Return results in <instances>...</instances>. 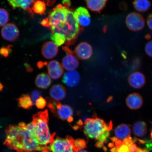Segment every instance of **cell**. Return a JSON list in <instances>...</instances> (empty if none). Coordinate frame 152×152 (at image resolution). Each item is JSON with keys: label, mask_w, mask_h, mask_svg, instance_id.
Here are the masks:
<instances>
[{"label": "cell", "mask_w": 152, "mask_h": 152, "mask_svg": "<svg viewBox=\"0 0 152 152\" xmlns=\"http://www.w3.org/2000/svg\"><path fill=\"white\" fill-rule=\"evenodd\" d=\"M6 139L4 144L17 152H49V148H45L38 143L36 128L32 122L28 124L21 122L10 125L5 129Z\"/></svg>", "instance_id": "6da1fadb"}, {"label": "cell", "mask_w": 152, "mask_h": 152, "mask_svg": "<svg viewBox=\"0 0 152 152\" xmlns=\"http://www.w3.org/2000/svg\"><path fill=\"white\" fill-rule=\"evenodd\" d=\"M35 125L36 136L38 143L45 148L49 145L54 139L55 134H51L48 126V113L47 110L34 115L32 121Z\"/></svg>", "instance_id": "7a4b0ae2"}, {"label": "cell", "mask_w": 152, "mask_h": 152, "mask_svg": "<svg viewBox=\"0 0 152 152\" xmlns=\"http://www.w3.org/2000/svg\"><path fill=\"white\" fill-rule=\"evenodd\" d=\"M50 30L52 33L63 34L66 37V44L70 45L75 42L80 31V27L74 16V12L69 9L65 22L58 27Z\"/></svg>", "instance_id": "3957f363"}, {"label": "cell", "mask_w": 152, "mask_h": 152, "mask_svg": "<svg viewBox=\"0 0 152 152\" xmlns=\"http://www.w3.org/2000/svg\"><path fill=\"white\" fill-rule=\"evenodd\" d=\"M113 127L110 121L106 124L103 120L96 117L94 118L86 120L83 126V132L87 137L98 140L99 137L106 132H110Z\"/></svg>", "instance_id": "277c9868"}, {"label": "cell", "mask_w": 152, "mask_h": 152, "mask_svg": "<svg viewBox=\"0 0 152 152\" xmlns=\"http://www.w3.org/2000/svg\"><path fill=\"white\" fill-rule=\"evenodd\" d=\"M69 9L61 4L57 5L51 11L48 18L43 20L41 24L50 29L58 27L66 21Z\"/></svg>", "instance_id": "5b68a950"}, {"label": "cell", "mask_w": 152, "mask_h": 152, "mask_svg": "<svg viewBox=\"0 0 152 152\" xmlns=\"http://www.w3.org/2000/svg\"><path fill=\"white\" fill-rule=\"evenodd\" d=\"M48 106L52 113L63 121L69 122L73 121V109L69 106L60 104L58 102H49Z\"/></svg>", "instance_id": "8992f818"}, {"label": "cell", "mask_w": 152, "mask_h": 152, "mask_svg": "<svg viewBox=\"0 0 152 152\" xmlns=\"http://www.w3.org/2000/svg\"><path fill=\"white\" fill-rule=\"evenodd\" d=\"M73 140L69 136L65 139L54 137L49 145L50 150L52 152H75L73 144Z\"/></svg>", "instance_id": "52a82bcc"}, {"label": "cell", "mask_w": 152, "mask_h": 152, "mask_svg": "<svg viewBox=\"0 0 152 152\" xmlns=\"http://www.w3.org/2000/svg\"><path fill=\"white\" fill-rule=\"evenodd\" d=\"M125 22L129 29L133 31L142 30L145 25V21L143 17L137 12L129 14L126 17Z\"/></svg>", "instance_id": "ba28073f"}, {"label": "cell", "mask_w": 152, "mask_h": 152, "mask_svg": "<svg viewBox=\"0 0 152 152\" xmlns=\"http://www.w3.org/2000/svg\"><path fill=\"white\" fill-rule=\"evenodd\" d=\"M63 49L66 53V55L62 60V66L68 71H73L78 67L79 62L73 51L67 47H63Z\"/></svg>", "instance_id": "9c48e42d"}, {"label": "cell", "mask_w": 152, "mask_h": 152, "mask_svg": "<svg viewBox=\"0 0 152 152\" xmlns=\"http://www.w3.org/2000/svg\"><path fill=\"white\" fill-rule=\"evenodd\" d=\"M1 35L6 40L14 42L18 39L20 35V31L16 24H7L1 29Z\"/></svg>", "instance_id": "30bf717a"}, {"label": "cell", "mask_w": 152, "mask_h": 152, "mask_svg": "<svg viewBox=\"0 0 152 152\" xmlns=\"http://www.w3.org/2000/svg\"><path fill=\"white\" fill-rule=\"evenodd\" d=\"M74 15L77 23L82 27H86L90 25L91 16L86 8L83 7H78L74 12Z\"/></svg>", "instance_id": "8fae6325"}, {"label": "cell", "mask_w": 152, "mask_h": 152, "mask_svg": "<svg viewBox=\"0 0 152 152\" xmlns=\"http://www.w3.org/2000/svg\"><path fill=\"white\" fill-rule=\"evenodd\" d=\"M75 53L77 58L87 60L90 58L93 53L92 47L89 43L83 42L78 45L75 49Z\"/></svg>", "instance_id": "7c38bea8"}, {"label": "cell", "mask_w": 152, "mask_h": 152, "mask_svg": "<svg viewBox=\"0 0 152 152\" xmlns=\"http://www.w3.org/2000/svg\"><path fill=\"white\" fill-rule=\"evenodd\" d=\"M48 69L49 77L53 79H58L64 73V69L61 64L56 60H53L48 64Z\"/></svg>", "instance_id": "4fadbf2b"}, {"label": "cell", "mask_w": 152, "mask_h": 152, "mask_svg": "<svg viewBox=\"0 0 152 152\" xmlns=\"http://www.w3.org/2000/svg\"><path fill=\"white\" fill-rule=\"evenodd\" d=\"M128 80L131 86L136 89L142 88L145 85L146 82L145 76L139 72H134L130 74Z\"/></svg>", "instance_id": "5bb4252c"}, {"label": "cell", "mask_w": 152, "mask_h": 152, "mask_svg": "<svg viewBox=\"0 0 152 152\" xmlns=\"http://www.w3.org/2000/svg\"><path fill=\"white\" fill-rule=\"evenodd\" d=\"M41 52L45 58L48 59H52L58 54V46L53 41L47 42L44 44Z\"/></svg>", "instance_id": "9a60e30c"}, {"label": "cell", "mask_w": 152, "mask_h": 152, "mask_svg": "<svg viewBox=\"0 0 152 152\" xmlns=\"http://www.w3.org/2000/svg\"><path fill=\"white\" fill-rule=\"evenodd\" d=\"M80 80L79 74L75 71H67L64 73L63 81L69 87H75L79 84Z\"/></svg>", "instance_id": "2e32d148"}, {"label": "cell", "mask_w": 152, "mask_h": 152, "mask_svg": "<svg viewBox=\"0 0 152 152\" xmlns=\"http://www.w3.org/2000/svg\"><path fill=\"white\" fill-rule=\"evenodd\" d=\"M126 103L129 109L136 110L140 109L143 104L142 97L137 93L129 95L126 99Z\"/></svg>", "instance_id": "e0dca14e"}, {"label": "cell", "mask_w": 152, "mask_h": 152, "mask_svg": "<svg viewBox=\"0 0 152 152\" xmlns=\"http://www.w3.org/2000/svg\"><path fill=\"white\" fill-rule=\"evenodd\" d=\"M50 94L53 99L55 100V101L58 102L64 99L65 97V89L61 85H54L51 88Z\"/></svg>", "instance_id": "ac0fdd59"}, {"label": "cell", "mask_w": 152, "mask_h": 152, "mask_svg": "<svg viewBox=\"0 0 152 152\" xmlns=\"http://www.w3.org/2000/svg\"><path fill=\"white\" fill-rule=\"evenodd\" d=\"M9 4L12 7V9H15L17 7H20L26 11H29L33 15V11L30 7L35 1H21V0H12L8 1Z\"/></svg>", "instance_id": "d6986e66"}, {"label": "cell", "mask_w": 152, "mask_h": 152, "mask_svg": "<svg viewBox=\"0 0 152 152\" xmlns=\"http://www.w3.org/2000/svg\"><path fill=\"white\" fill-rule=\"evenodd\" d=\"M88 8L92 11L100 13L106 7V0H90L86 1Z\"/></svg>", "instance_id": "ffe728a7"}, {"label": "cell", "mask_w": 152, "mask_h": 152, "mask_svg": "<svg viewBox=\"0 0 152 152\" xmlns=\"http://www.w3.org/2000/svg\"><path fill=\"white\" fill-rule=\"evenodd\" d=\"M115 133L117 138L121 140H124L130 137L131 130L128 125L123 124L115 128Z\"/></svg>", "instance_id": "44dd1931"}, {"label": "cell", "mask_w": 152, "mask_h": 152, "mask_svg": "<svg viewBox=\"0 0 152 152\" xmlns=\"http://www.w3.org/2000/svg\"><path fill=\"white\" fill-rule=\"evenodd\" d=\"M36 85L39 88L46 89L50 86L52 80L50 77L46 74L41 73L36 78Z\"/></svg>", "instance_id": "7402d4cb"}, {"label": "cell", "mask_w": 152, "mask_h": 152, "mask_svg": "<svg viewBox=\"0 0 152 152\" xmlns=\"http://www.w3.org/2000/svg\"><path fill=\"white\" fill-rule=\"evenodd\" d=\"M133 131L136 136L138 137H143L147 133V124L144 121H137L133 125Z\"/></svg>", "instance_id": "603a6c76"}, {"label": "cell", "mask_w": 152, "mask_h": 152, "mask_svg": "<svg viewBox=\"0 0 152 152\" xmlns=\"http://www.w3.org/2000/svg\"><path fill=\"white\" fill-rule=\"evenodd\" d=\"M133 5L137 11L142 12H147L151 8V3L148 0H136Z\"/></svg>", "instance_id": "cb8c5ba5"}, {"label": "cell", "mask_w": 152, "mask_h": 152, "mask_svg": "<svg viewBox=\"0 0 152 152\" xmlns=\"http://www.w3.org/2000/svg\"><path fill=\"white\" fill-rule=\"evenodd\" d=\"M19 107L24 109H28L33 105L31 97L28 94L23 95L18 99Z\"/></svg>", "instance_id": "d4e9b609"}, {"label": "cell", "mask_w": 152, "mask_h": 152, "mask_svg": "<svg viewBox=\"0 0 152 152\" xmlns=\"http://www.w3.org/2000/svg\"><path fill=\"white\" fill-rule=\"evenodd\" d=\"M32 10L36 14L42 15L44 14L46 10L45 3L42 1H35L32 7Z\"/></svg>", "instance_id": "484cf974"}, {"label": "cell", "mask_w": 152, "mask_h": 152, "mask_svg": "<svg viewBox=\"0 0 152 152\" xmlns=\"http://www.w3.org/2000/svg\"><path fill=\"white\" fill-rule=\"evenodd\" d=\"M51 39L58 46H60L66 42L65 36L58 33H52Z\"/></svg>", "instance_id": "4316f807"}, {"label": "cell", "mask_w": 152, "mask_h": 152, "mask_svg": "<svg viewBox=\"0 0 152 152\" xmlns=\"http://www.w3.org/2000/svg\"><path fill=\"white\" fill-rule=\"evenodd\" d=\"M9 14L7 11L4 8H0V26H4L8 23Z\"/></svg>", "instance_id": "83f0119b"}, {"label": "cell", "mask_w": 152, "mask_h": 152, "mask_svg": "<svg viewBox=\"0 0 152 152\" xmlns=\"http://www.w3.org/2000/svg\"><path fill=\"white\" fill-rule=\"evenodd\" d=\"M73 144L75 152H78L85 149L86 147V143L83 140H73Z\"/></svg>", "instance_id": "f1b7e54d"}, {"label": "cell", "mask_w": 152, "mask_h": 152, "mask_svg": "<svg viewBox=\"0 0 152 152\" xmlns=\"http://www.w3.org/2000/svg\"><path fill=\"white\" fill-rule=\"evenodd\" d=\"M35 104L38 108L43 109L45 107L47 104L46 101L44 98L40 96L38 99L35 102Z\"/></svg>", "instance_id": "f546056e"}, {"label": "cell", "mask_w": 152, "mask_h": 152, "mask_svg": "<svg viewBox=\"0 0 152 152\" xmlns=\"http://www.w3.org/2000/svg\"><path fill=\"white\" fill-rule=\"evenodd\" d=\"M11 45H9L6 47H3L0 49V54L4 57L9 56L10 52H11Z\"/></svg>", "instance_id": "4dcf8cb0"}, {"label": "cell", "mask_w": 152, "mask_h": 152, "mask_svg": "<svg viewBox=\"0 0 152 152\" xmlns=\"http://www.w3.org/2000/svg\"><path fill=\"white\" fill-rule=\"evenodd\" d=\"M145 49L146 54L148 56L152 58V40L146 44Z\"/></svg>", "instance_id": "1f68e13d"}, {"label": "cell", "mask_w": 152, "mask_h": 152, "mask_svg": "<svg viewBox=\"0 0 152 152\" xmlns=\"http://www.w3.org/2000/svg\"><path fill=\"white\" fill-rule=\"evenodd\" d=\"M110 133L108 131H106L104 134L101 135L98 138L97 140L98 142H105L107 143V139L108 137L110 136Z\"/></svg>", "instance_id": "d6a6232c"}, {"label": "cell", "mask_w": 152, "mask_h": 152, "mask_svg": "<svg viewBox=\"0 0 152 152\" xmlns=\"http://www.w3.org/2000/svg\"><path fill=\"white\" fill-rule=\"evenodd\" d=\"M40 96V93L37 91H34L32 92L31 98L33 104H35L36 101L41 96Z\"/></svg>", "instance_id": "836d02e7"}, {"label": "cell", "mask_w": 152, "mask_h": 152, "mask_svg": "<svg viewBox=\"0 0 152 152\" xmlns=\"http://www.w3.org/2000/svg\"><path fill=\"white\" fill-rule=\"evenodd\" d=\"M117 151L118 152H129V147L126 145L122 144L120 147L117 149Z\"/></svg>", "instance_id": "e575fe53"}, {"label": "cell", "mask_w": 152, "mask_h": 152, "mask_svg": "<svg viewBox=\"0 0 152 152\" xmlns=\"http://www.w3.org/2000/svg\"><path fill=\"white\" fill-rule=\"evenodd\" d=\"M147 22L148 27L150 29L152 30V13L148 16Z\"/></svg>", "instance_id": "d590c367"}, {"label": "cell", "mask_w": 152, "mask_h": 152, "mask_svg": "<svg viewBox=\"0 0 152 152\" xmlns=\"http://www.w3.org/2000/svg\"><path fill=\"white\" fill-rule=\"evenodd\" d=\"M145 145L146 149L148 151H152V140H146Z\"/></svg>", "instance_id": "8d00e7d4"}, {"label": "cell", "mask_w": 152, "mask_h": 152, "mask_svg": "<svg viewBox=\"0 0 152 152\" xmlns=\"http://www.w3.org/2000/svg\"><path fill=\"white\" fill-rule=\"evenodd\" d=\"M133 143L131 140L128 138H126L122 142L123 145H126L128 147H129L131 145H132Z\"/></svg>", "instance_id": "74e56055"}, {"label": "cell", "mask_w": 152, "mask_h": 152, "mask_svg": "<svg viewBox=\"0 0 152 152\" xmlns=\"http://www.w3.org/2000/svg\"><path fill=\"white\" fill-rule=\"evenodd\" d=\"M129 152H136L138 147H137L136 144H133L130 147H129Z\"/></svg>", "instance_id": "f35d334b"}, {"label": "cell", "mask_w": 152, "mask_h": 152, "mask_svg": "<svg viewBox=\"0 0 152 152\" xmlns=\"http://www.w3.org/2000/svg\"><path fill=\"white\" fill-rule=\"evenodd\" d=\"M119 7L121 10L126 11L127 10V9H128V6L126 3L122 2L119 5Z\"/></svg>", "instance_id": "ab89813d"}, {"label": "cell", "mask_w": 152, "mask_h": 152, "mask_svg": "<svg viewBox=\"0 0 152 152\" xmlns=\"http://www.w3.org/2000/svg\"><path fill=\"white\" fill-rule=\"evenodd\" d=\"M64 6L66 8L69 9V7H71V2L69 1H64L62 2Z\"/></svg>", "instance_id": "60d3db41"}, {"label": "cell", "mask_w": 152, "mask_h": 152, "mask_svg": "<svg viewBox=\"0 0 152 152\" xmlns=\"http://www.w3.org/2000/svg\"><path fill=\"white\" fill-rule=\"evenodd\" d=\"M115 144L116 147L117 149H118V148L122 145V142L121 140H118L115 142Z\"/></svg>", "instance_id": "b9f144b4"}, {"label": "cell", "mask_w": 152, "mask_h": 152, "mask_svg": "<svg viewBox=\"0 0 152 152\" xmlns=\"http://www.w3.org/2000/svg\"><path fill=\"white\" fill-rule=\"evenodd\" d=\"M96 147L99 148H101L104 147V143L103 142H98L96 144Z\"/></svg>", "instance_id": "7bdbcfd3"}, {"label": "cell", "mask_w": 152, "mask_h": 152, "mask_svg": "<svg viewBox=\"0 0 152 152\" xmlns=\"http://www.w3.org/2000/svg\"><path fill=\"white\" fill-rule=\"evenodd\" d=\"M136 152H149V151H148L146 148L142 149L141 148H138Z\"/></svg>", "instance_id": "ee69618b"}, {"label": "cell", "mask_w": 152, "mask_h": 152, "mask_svg": "<svg viewBox=\"0 0 152 152\" xmlns=\"http://www.w3.org/2000/svg\"><path fill=\"white\" fill-rule=\"evenodd\" d=\"M110 139L113 142H115L117 141V140H118V138L115 137H113L110 138Z\"/></svg>", "instance_id": "f6af8a7d"}, {"label": "cell", "mask_w": 152, "mask_h": 152, "mask_svg": "<svg viewBox=\"0 0 152 152\" xmlns=\"http://www.w3.org/2000/svg\"><path fill=\"white\" fill-rule=\"evenodd\" d=\"M137 141L139 142L140 144H145L146 143V140H142L138 139H137Z\"/></svg>", "instance_id": "bcb514c9"}, {"label": "cell", "mask_w": 152, "mask_h": 152, "mask_svg": "<svg viewBox=\"0 0 152 152\" xmlns=\"http://www.w3.org/2000/svg\"><path fill=\"white\" fill-rule=\"evenodd\" d=\"M110 151L111 152H118L117 148L116 147H114L110 150Z\"/></svg>", "instance_id": "7dc6e473"}, {"label": "cell", "mask_w": 152, "mask_h": 152, "mask_svg": "<svg viewBox=\"0 0 152 152\" xmlns=\"http://www.w3.org/2000/svg\"><path fill=\"white\" fill-rule=\"evenodd\" d=\"M151 36L149 34H147L145 36V38L146 39H151Z\"/></svg>", "instance_id": "c3c4849f"}, {"label": "cell", "mask_w": 152, "mask_h": 152, "mask_svg": "<svg viewBox=\"0 0 152 152\" xmlns=\"http://www.w3.org/2000/svg\"><path fill=\"white\" fill-rule=\"evenodd\" d=\"M50 2L49 3L48 1H47V4L48 5L50 6L53 5L55 1H50Z\"/></svg>", "instance_id": "681fc988"}, {"label": "cell", "mask_w": 152, "mask_h": 152, "mask_svg": "<svg viewBox=\"0 0 152 152\" xmlns=\"http://www.w3.org/2000/svg\"><path fill=\"white\" fill-rule=\"evenodd\" d=\"M108 147L110 148H112L114 147V142H111L108 144Z\"/></svg>", "instance_id": "f907efd6"}, {"label": "cell", "mask_w": 152, "mask_h": 152, "mask_svg": "<svg viewBox=\"0 0 152 152\" xmlns=\"http://www.w3.org/2000/svg\"><path fill=\"white\" fill-rule=\"evenodd\" d=\"M113 100V97L112 96H110L109 97V98L107 99V101L108 102H111L112 100Z\"/></svg>", "instance_id": "816d5d0a"}, {"label": "cell", "mask_w": 152, "mask_h": 152, "mask_svg": "<svg viewBox=\"0 0 152 152\" xmlns=\"http://www.w3.org/2000/svg\"><path fill=\"white\" fill-rule=\"evenodd\" d=\"M103 149L104 150V151L105 152L107 151V148L105 147H104H104H103Z\"/></svg>", "instance_id": "f5cc1de1"}, {"label": "cell", "mask_w": 152, "mask_h": 152, "mask_svg": "<svg viewBox=\"0 0 152 152\" xmlns=\"http://www.w3.org/2000/svg\"><path fill=\"white\" fill-rule=\"evenodd\" d=\"M78 152H88L87 151H80Z\"/></svg>", "instance_id": "db71d44e"}, {"label": "cell", "mask_w": 152, "mask_h": 152, "mask_svg": "<svg viewBox=\"0 0 152 152\" xmlns=\"http://www.w3.org/2000/svg\"><path fill=\"white\" fill-rule=\"evenodd\" d=\"M151 139H152V131H151Z\"/></svg>", "instance_id": "11a10c76"}]
</instances>
